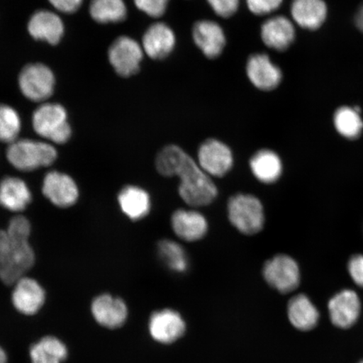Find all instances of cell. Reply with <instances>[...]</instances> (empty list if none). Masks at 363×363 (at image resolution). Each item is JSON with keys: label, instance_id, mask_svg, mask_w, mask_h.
Wrapping results in <instances>:
<instances>
[{"label": "cell", "instance_id": "1", "mask_svg": "<svg viewBox=\"0 0 363 363\" xmlns=\"http://www.w3.org/2000/svg\"><path fill=\"white\" fill-rule=\"evenodd\" d=\"M155 167L158 174L163 177H178L179 194L188 206H207L216 201L218 189L212 178L183 148L177 145L163 147L157 153Z\"/></svg>", "mask_w": 363, "mask_h": 363}, {"label": "cell", "instance_id": "2", "mask_svg": "<svg viewBox=\"0 0 363 363\" xmlns=\"http://www.w3.org/2000/svg\"><path fill=\"white\" fill-rule=\"evenodd\" d=\"M29 238L0 230V279L8 285L16 284L35 262Z\"/></svg>", "mask_w": 363, "mask_h": 363}, {"label": "cell", "instance_id": "3", "mask_svg": "<svg viewBox=\"0 0 363 363\" xmlns=\"http://www.w3.org/2000/svg\"><path fill=\"white\" fill-rule=\"evenodd\" d=\"M229 220L240 233L255 235L264 225V211L257 197L252 194H237L227 203Z\"/></svg>", "mask_w": 363, "mask_h": 363}, {"label": "cell", "instance_id": "4", "mask_svg": "<svg viewBox=\"0 0 363 363\" xmlns=\"http://www.w3.org/2000/svg\"><path fill=\"white\" fill-rule=\"evenodd\" d=\"M56 149L48 143L33 140H16L7 150L9 162L21 171H33L55 162Z\"/></svg>", "mask_w": 363, "mask_h": 363}, {"label": "cell", "instance_id": "5", "mask_svg": "<svg viewBox=\"0 0 363 363\" xmlns=\"http://www.w3.org/2000/svg\"><path fill=\"white\" fill-rule=\"evenodd\" d=\"M35 133L52 142L62 144L69 140L72 130L65 108L58 104H44L33 113Z\"/></svg>", "mask_w": 363, "mask_h": 363}, {"label": "cell", "instance_id": "6", "mask_svg": "<svg viewBox=\"0 0 363 363\" xmlns=\"http://www.w3.org/2000/svg\"><path fill=\"white\" fill-rule=\"evenodd\" d=\"M144 55L142 44L127 35L113 40L108 51V61L113 70L123 78L138 74Z\"/></svg>", "mask_w": 363, "mask_h": 363}, {"label": "cell", "instance_id": "7", "mask_svg": "<svg viewBox=\"0 0 363 363\" xmlns=\"http://www.w3.org/2000/svg\"><path fill=\"white\" fill-rule=\"evenodd\" d=\"M198 164L211 178H222L233 169V152L229 146L215 138L207 139L198 150Z\"/></svg>", "mask_w": 363, "mask_h": 363}, {"label": "cell", "instance_id": "8", "mask_svg": "<svg viewBox=\"0 0 363 363\" xmlns=\"http://www.w3.org/2000/svg\"><path fill=\"white\" fill-rule=\"evenodd\" d=\"M19 84L22 94L27 99L34 102H42L52 96L55 77L48 67L35 63L23 68Z\"/></svg>", "mask_w": 363, "mask_h": 363}, {"label": "cell", "instance_id": "9", "mask_svg": "<svg viewBox=\"0 0 363 363\" xmlns=\"http://www.w3.org/2000/svg\"><path fill=\"white\" fill-rule=\"evenodd\" d=\"M262 272L267 283L282 294L294 291L301 281L297 262L286 255L276 256L267 261Z\"/></svg>", "mask_w": 363, "mask_h": 363}, {"label": "cell", "instance_id": "10", "mask_svg": "<svg viewBox=\"0 0 363 363\" xmlns=\"http://www.w3.org/2000/svg\"><path fill=\"white\" fill-rule=\"evenodd\" d=\"M149 333L156 342L171 344L183 337L186 330L184 318L172 308L154 312L150 317Z\"/></svg>", "mask_w": 363, "mask_h": 363}, {"label": "cell", "instance_id": "11", "mask_svg": "<svg viewBox=\"0 0 363 363\" xmlns=\"http://www.w3.org/2000/svg\"><path fill=\"white\" fill-rule=\"evenodd\" d=\"M194 43L208 59L219 57L226 45L224 29L211 20H201L194 23L192 29Z\"/></svg>", "mask_w": 363, "mask_h": 363}, {"label": "cell", "instance_id": "12", "mask_svg": "<svg viewBox=\"0 0 363 363\" xmlns=\"http://www.w3.org/2000/svg\"><path fill=\"white\" fill-rule=\"evenodd\" d=\"M176 43L174 30L166 23L156 22L145 31L142 47L145 55L153 60H162L174 52Z\"/></svg>", "mask_w": 363, "mask_h": 363}, {"label": "cell", "instance_id": "13", "mask_svg": "<svg viewBox=\"0 0 363 363\" xmlns=\"http://www.w3.org/2000/svg\"><path fill=\"white\" fill-rule=\"evenodd\" d=\"M330 319L340 329H349L357 323L361 313V301L356 292L343 290L328 303Z\"/></svg>", "mask_w": 363, "mask_h": 363}, {"label": "cell", "instance_id": "14", "mask_svg": "<svg viewBox=\"0 0 363 363\" xmlns=\"http://www.w3.org/2000/svg\"><path fill=\"white\" fill-rule=\"evenodd\" d=\"M247 78L258 89L270 91L278 87L283 75L280 68L264 53L253 54L246 66Z\"/></svg>", "mask_w": 363, "mask_h": 363}, {"label": "cell", "instance_id": "15", "mask_svg": "<svg viewBox=\"0 0 363 363\" xmlns=\"http://www.w3.org/2000/svg\"><path fill=\"white\" fill-rule=\"evenodd\" d=\"M171 225L177 237L188 242L203 239L208 230L206 216L196 210H177L172 215Z\"/></svg>", "mask_w": 363, "mask_h": 363}, {"label": "cell", "instance_id": "16", "mask_svg": "<svg viewBox=\"0 0 363 363\" xmlns=\"http://www.w3.org/2000/svg\"><path fill=\"white\" fill-rule=\"evenodd\" d=\"M95 320L108 329L121 328L128 317V308L121 298L101 294L95 298L91 306Z\"/></svg>", "mask_w": 363, "mask_h": 363}, {"label": "cell", "instance_id": "17", "mask_svg": "<svg viewBox=\"0 0 363 363\" xmlns=\"http://www.w3.org/2000/svg\"><path fill=\"white\" fill-rule=\"evenodd\" d=\"M43 191L50 201L61 208L74 206L79 198V189L74 179L58 172L45 175Z\"/></svg>", "mask_w": 363, "mask_h": 363}, {"label": "cell", "instance_id": "18", "mask_svg": "<svg viewBox=\"0 0 363 363\" xmlns=\"http://www.w3.org/2000/svg\"><path fill=\"white\" fill-rule=\"evenodd\" d=\"M13 306L22 314L35 315L45 302V292L35 280L22 278L17 281L12 295Z\"/></svg>", "mask_w": 363, "mask_h": 363}, {"label": "cell", "instance_id": "19", "mask_svg": "<svg viewBox=\"0 0 363 363\" xmlns=\"http://www.w3.org/2000/svg\"><path fill=\"white\" fill-rule=\"evenodd\" d=\"M261 38L267 48L279 52L284 51L294 40V26L288 18L272 17L263 23Z\"/></svg>", "mask_w": 363, "mask_h": 363}, {"label": "cell", "instance_id": "20", "mask_svg": "<svg viewBox=\"0 0 363 363\" xmlns=\"http://www.w3.org/2000/svg\"><path fill=\"white\" fill-rule=\"evenodd\" d=\"M118 203L122 212L133 221L143 220L151 211L150 194L136 185H126L118 194Z\"/></svg>", "mask_w": 363, "mask_h": 363}, {"label": "cell", "instance_id": "21", "mask_svg": "<svg viewBox=\"0 0 363 363\" xmlns=\"http://www.w3.org/2000/svg\"><path fill=\"white\" fill-rule=\"evenodd\" d=\"M31 36L51 45L60 42L65 34V26L56 13L48 11H39L31 16L28 24Z\"/></svg>", "mask_w": 363, "mask_h": 363}, {"label": "cell", "instance_id": "22", "mask_svg": "<svg viewBox=\"0 0 363 363\" xmlns=\"http://www.w3.org/2000/svg\"><path fill=\"white\" fill-rule=\"evenodd\" d=\"M288 317L295 329L310 331L316 328L320 313L306 295L298 294L289 302Z\"/></svg>", "mask_w": 363, "mask_h": 363}, {"label": "cell", "instance_id": "23", "mask_svg": "<svg viewBox=\"0 0 363 363\" xmlns=\"http://www.w3.org/2000/svg\"><path fill=\"white\" fill-rule=\"evenodd\" d=\"M291 13L294 21L302 28L316 30L325 21L328 7L324 0H294Z\"/></svg>", "mask_w": 363, "mask_h": 363}, {"label": "cell", "instance_id": "24", "mask_svg": "<svg viewBox=\"0 0 363 363\" xmlns=\"http://www.w3.org/2000/svg\"><path fill=\"white\" fill-rule=\"evenodd\" d=\"M31 201V194L24 181L8 178L0 182V206L9 211H24Z\"/></svg>", "mask_w": 363, "mask_h": 363}, {"label": "cell", "instance_id": "25", "mask_svg": "<svg viewBox=\"0 0 363 363\" xmlns=\"http://www.w3.org/2000/svg\"><path fill=\"white\" fill-rule=\"evenodd\" d=\"M250 167L255 178L264 184L274 183L283 170L279 157L267 149L260 150L254 154L250 160Z\"/></svg>", "mask_w": 363, "mask_h": 363}, {"label": "cell", "instance_id": "26", "mask_svg": "<svg viewBox=\"0 0 363 363\" xmlns=\"http://www.w3.org/2000/svg\"><path fill=\"white\" fill-rule=\"evenodd\" d=\"M89 13L99 24H110L125 21L128 10L124 0H92Z\"/></svg>", "mask_w": 363, "mask_h": 363}, {"label": "cell", "instance_id": "27", "mask_svg": "<svg viewBox=\"0 0 363 363\" xmlns=\"http://www.w3.org/2000/svg\"><path fill=\"white\" fill-rule=\"evenodd\" d=\"M33 363H62L67 356V350L60 340L53 337H44L30 348Z\"/></svg>", "mask_w": 363, "mask_h": 363}, {"label": "cell", "instance_id": "28", "mask_svg": "<svg viewBox=\"0 0 363 363\" xmlns=\"http://www.w3.org/2000/svg\"><path fill=\"white\" fill-rule=\"evenodd\" d=\"M157 254L169 269L179 274L189 269V262L187 253L175 240L163 239L157 243Z\"/></svg>", "mask_w": 363, "mask_h": 363}, {"label": "cell", "instance_id": "29", "mask_svg": "<svg viewBox=\"0 0 363 363\" xmlns=\"http://www.w3.org/2000/svg\"><path fill=\"white\" fill-rule=\"evenodd\" d=\"M334 124L338 133L348 139L358 138L363 128L359 112H357L355 108H338L334 116Z\"/></svg>", "mask_w": 363, "mask_h": 363}, {"label": "cell", "instance_id": "30", "mask_svg": "<svg viewBox=\"0 0 363 363\" xmlns=\"http://www.w3.org/2000/svg\"><path fill=\"white\" fill-rule=\"evenodd\" d=\"M21 129L19 115L13 108L0 104V142H16Z\"/></svg>", "mask_w": 363, "mask_h": 363}, {"label": "cell", "instance_id": "31", "mask_svg": "<svg viewBox=\"0 0 363 363\" xmlns=\"http://www.w3.org/2000/svg\"><path fill=\"white\" fill-rule=\"evenodd\" d=\"M133 2L140 11L158 19L165 15L170 0H133Z\"/></svg>", "mask_w": 363, "mask_h": 363}, {"label": "cell", "instance_id": "32", "mask_svg": "<svg viewBox=\"0 0 363 363\" xmlns=\"http://www.w3.org/2000/svg\"><path fill=\"white\" fill-rule=\"evenodd\" d=\"M206 1L218 16L225 19L235 16L240 7V0H206Z\"/></svg>", "mask_w": 363, "mask_h": 363}, {"label": "cell", "instance_id": "33", "mask_svg": "<svg viewBox=\"0 0 363 363\" xmlns=\"http://www.w3.org/2000/svg\"><path fill=\"white\" fill-rule=\"evenodd\" d=\"M246 3L253 15L266 16L278 10L283 0H246Z\"/></svg>", "mask_w": 363, "mask_h": 363}, {"label": "cell", "instance_id": "34", "mask_svg": "<svg viewBox=\"0 0 363 363\" xmlns=\"http://www.w3.org/2000/svg\"><path fill=\"white\" fill-rule=\"evenodd\" d=\"M348 269L354 282L363 288V256L353 257L349 262Z\"/></svg>", "mask_w": 363, "mask_h": 363}, {"label": "cell", "instance_id": "35", "mask_svg": "<svg viewBox=\"0 0 363 363\" xmlns=\"http://www.w3.org/2000/svg\"><path fill=\"white\" fill-rule=\"evenodd\" d=\"M57 11L71 13L79 10L83 0H49Z\"/></svg>", "mask_w": 363, "mask_h": 363}, {"label": "cell", "instance_id": "36", "mask_svg": "<svg viewBox=\"0 0 363 363\" xmlns=\"http://www.w3.org/2000/svg\"><path fill=\"white\" fill-rule=\"evenodd\" d=\"M356 24L357 28L359 29L363 33V4L357 13Z\"/></svg>", "mask_w": 363, "mask_h": 363}, {"label": "cell", "instance_id": "37", "mask_svg": "<svg viewBox=\"0 0 363 363\" xmlns=\"http://www.w3.org/2000/svg\"><path fill=\"white\" fill-rule=\"evenodd\" d=\"M0 363H7V355L2 347H0Z\"/></svg>", "mask_w": 363, "mask_h": 363}, {"label": "cell", "instance_id": "38", "mask_svg": "<svg viewBox=\"0 0 363 363\" xmlns=\"http://www.w3.org/2000/svg\"><path fill=\"white\" fill-rule=\"evenodd\" d=\"M358 363H363V360L360 361V362H358Z\"/></svg>", "mask_w": 363, "mask_h": 363}]
</instances>
